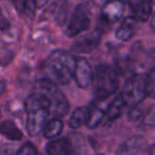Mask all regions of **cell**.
<instances>
[{
  "label": "cell",
  "mask_w": 155,
  "mask_h": 155,
  "mask_svg": "<svg viewBox=\"0 0 155 155\" xmlns=\"http://www.w3.org/2000/svg\"><path fill=\"white\" fill-rule=\"evenodd\" d=\"M34 94L45 105L48 116L62 118L69 112V102L58 85L50 79H41L35 83Z\"/></svg>",
  "instance_id": "1"
},
{
  "label": "cell",
  "mask_w": 155,
  "mask_h": 155,
  "mask_svg": "<svg viewBox=\"0 0 155 155\" xmlns=\"http://www.w3.org/2000/svg\"><path fill=\"white\" fill-rule=\"evenodd\" d=\"M154 72L151 70L149 74H139L131 77L124 88L120 93L127 106L139 105L154 91Z\"/></svg>",
  "instance_id": "2"
},
{
  "label": "cell",
  "mask_w": 155,
  "mask_h": 155,
  "mask_svg": "<svg viewBox=\"0 0 155 155\" xmlns=\"http://www.w3.org/2000/svg\"><path fill=\"white\" fill-rule=\"evenodd\" d=\"M94 95L97 101H103L114 95L119 88V74L112 66L99 64L93 72Z\"/></svg>",
  "instance_id": "3"
},
{
  "label": "cell",
  "mask_w": 155,
  "mask_h": 155,
  "mask_svg": "<svg viewBox=\"0 0 155 155\" xmlns=\"http://www.w3.org/2000/svg\"><path fill=\"white\" fill-rule=\"evenodd\" d=\"M48 72L58 84L66 85L72 80L75 66V56L65 50H55L46 63Z\"/></svg>",
  "instance_id": "4"
},
{
  "label": "cell",
  "mask_w": 155,
  "mask_h": 155,
  "mask_svg": "<svg viewBox=\"0 0 155 155\" xmlns=\"http://www.w3.org/2000/svg\"><path fill=\"white\" fill-rule=\"evenodd\" d=\"M27 114L26 129L30 136H36L43 131L44 124L47 121L48 112L41 101L32 94L25 102Z\"/></svg>",
  "instance_id": "5"
},
{
  "label": "cell",
  "mask_w": 155,
  "mask_h": 155,
  "mask_svg": "<svg viewBox=\"0 0 155 155\" xmlns=\"http://www.w3.org/2000/svg\"><path fill=\"white\" fill-rule=\"evenodd\" d=\"M91 24V13L86 3H81L74 9L66 28V34L74 37L82 34L89 28Z\"/></svg>",
  "instance_id": "6"
},
{
  "label": "cell",
  "mask_w": 155,
  "mask_h": 155,
  "mask_svg": "<svg viewBox=\"0 0 155 155\" xmlns=\"http://www.w3.org/2000/svg\"><path fill=\"white\" fill-rule=\"evenodd\" d=\"M94 69L89 62L84 58H75V66L73 70V77L75 83L80 88L86 89L91 85Z\"/></svg>",
  "instance_id": "7"
},
{
  "label": "cell",
  "mask_w": 155,
  "mask_h": 155,
  "mask_svg": "<svg viewBox=\"0 0 155 155\" xmlns=\"http://www.w3.org/2000/svg\"><path fill=\"white\" fill-rule=\"evenodd\" d=\"M101 41V32L98 30L88 32L73 43L71 50L75 53H91L99 46Z\"/></svg>",
  "instance_id": "8"
},
{
  "label": "cell",
  "mask_w": 155,
  "mask_h": 155,
  "mask_svg": "<svg viewBox=\"0 0 155 155\" xmlns=\"http://www.w3.org/2000/svg\"><path fill=\"white\" fill-rule=\"evenodd\" d=\"M125 5L122 0H110L102 7L101 18L104 22L113 25L123 17Z\"/></svg>",
  "instance_id": "9"
},
{
  "label": "cell",
  "mask_w": 155,
  "mask_h": 155,
  "mask_svg": "<svg viewBox=\"0 0 155 155\" xmlns=\"http://www.w3.org/2000/svg\"><path fill=\"white\" fill-rule=\"evenodd\" d=\"M131 1V9L133 17L137 21H147L152 15L153 0H129Z\"/></svg>",
  "instance_id": "10"
},
{
  "label": "cell",
  "mask_w": 155,
  "mask_h": 155,
  "mask_svg": "<svg viewBox=\"0 0 155 155\" xmlns=\"http://www.w3.org/2000/svg\"><path fill=\"white\" fill-rule=\"evenodd\" d=\"M138 21L133 17V16H129V17L124 18L120 26L117 28L116 30V37L119 41H127L135 35L136 31H137Z\"/></svg>",
  "instance_id": "11"
},
{
  "label": "cell",
  "mask_w": 155,
  "mask_h": 155,
  "mask_svg": "<svg viewBox=\"0 0 155 155\" xmlns=\"http://www.w3.org/2000/svg\"><path fill=\"white\" fill-rule=\"evenodd\" d=\"M72 144L70 140L67 138H60V139H51L46 146V152L50 155H68L73 153Z\"/></svg>",
  "instance_id": "12"
},
{
  "label": "cell",
  "mask_w": 155,
  "mask_h": 155,
  "mask_svg": "<svg viewBox=\"0 0 155 155\" xmlns=\"http://www.w3.org/2000/svg\"><path fill=\"white\" fill-rule=\"evenodd\" d=\"M125 107H127V105H125V103H124V100L122 99L121 95L119 94L117 97H115L113 102L107 106V108H106L104 120H105L106 122H114L116 119H118L119 117L122 115Z\"/></svg>",
  "instance_id": "13"
},
{
  "label": "cell",
  "mask_w": 155,
  "mask_h": 155,
  "mask_svg": "<svg viewBox=\"0 0 155 155\" xmlns=\"http://www.w3.org/2000/svg\"><path fill=\"white\" fill-rule=\"evenodd\" d=\"M63 127H64V123L61 120V118H55V117H52V119H50L49 121L44 124L43 132L44 136H45L47 139H54V138H58L61 135L63 131Z\"/></svg>",
  "instance_id": "14"
},
{
  "label": "cell",
  "mask_w": 155,
  "mask_h": 155,
  "mask_svg": "<svg viewBox=\"0 0 155 155\" xmlns=\"http://www.w3.org/2000/svg\"><path fill=\"white\" fill-rule=\"evenodd\" d=\"M146 146V141L142 137L139 136H134V137L127 139L122 146H120V149L118 150V153L122 154H134V153L141 152L142 149Z\"/></svg>",
  "instance_id": "15"
},
{
  "label": "cell",
  "mask_w": 155,
  "mask_h": 155,
  "mask_svg": "<svg viewBox=\"0 0 155 155\" xmlns=\"http://www.w3.org/2000/svg\"><path fill=\"white\" fill-rule=\"evenodd\" d=\"M88 106H80V107L75 108L69 119V127L71 129H79L82 125L86 124L87 120H88Z\"/></svg>",
  "instance_id": "16"
},
{
  "label": "cell",
  "mask_w": 155,
  "mask_h": 155,
  "mask_svg": "<svg viewBox=\"0 0 155 155\" xmlns=\"http://www.w3.org/2000/svg\"><path fill=\"white\" fill-rule=\"evenodd\" d=\"M0 133L5 135L7 138L11 140H20L22 138V133L17 125L12 120H5L0 123Z\"/></svg>",
  "instance_id": "17"
},
{
  "label": "cell",
  "mask_w": 155,
  "mask_h": 155,
  "mask_svg": "<svg viewBox=\"0 0 155 155\" xmlns=\"http://www.w3.org/2000/svg\"><path fill=\"white\" fill-rule=\"evenodd\" d=\"M88 110H89V115H88V120L86 122V125L89 129L97 127L104 120L105 110H104V108L100 107L99 105H96V104H91V106H88Z\"/></svg>",
  "instance_id": "18"
},
{
  "label": "cell",
  "mask_w": 155,
  "mask_h": 155,
  "mask_svg": "<svg viewBox=\"0 0 155 155\" xmlns=\"http://www.w3.org/2000/svg\"><path fill=\"white\" fill-rule=\"evenodd\" d=\"M14 3L19 11L26 12L29 15H33L36 10L35 0H14Z\"/></svg>",
  "instance_id": "19"
},
{
  "label": "cell",
  "mask_w": 155,
  "mask_h": 155,
  "mask_svg": "<svg viewBox=\"0 0 155 155\" xmlns=\"http://www.w3.org/2000/svg\"><path fill=\"white\" fill-rule=\"evenodd\" d=\"M37 150L34 147V144L31 142H26L21 148L17 151V154H25V155H30V154H36Z\"/></svg>",
  "instance_id": "20"
},
{
  "label": "cell",
  "mask_w": 155,
  "mask_h": 155,
  "mask_svg": "<svg viewBox=\"0 0 155 155\" xmlns=\"http://www.w3.org/2000/svg\"><path fill=\"white\" fill-rule=\"evenodd\" d=\"M9 21H8L7 19H5L3 16H1V14H0V30H3V29H7L8 27H9Z\"/></svg>",
  "instance_id": "21"
},
{
  "label": "cell",
  "mask_w": 155,
  "mask_h": 155,
  "mask_svg": "<svg viewBox=\"0 0 155 155\" xmlns=\"http://www.w3.org/2000/svg\"><path fill=\"white\" fill-rule=\"evenodd\" d=\"M50 0H35V2H36V9L37 8H43L46 3L49 2Z\"/></svg>",
  "instance_id": "22"
},
{
  "label": "cell",
  "mask_w": 155,
  "mask_h": 155,
  "mask_svg": "<svg viewBox=\"0 0 155 155\" xmlns=\"http://www.w3.org/2000/svg\"><path fill=\"white\" fill-rule=\"evenodd\" d=\"M5 91V82L2 80H0V97L3 95Z\"/></svg>",
  "instance_id": "23"
}]
</instances>
